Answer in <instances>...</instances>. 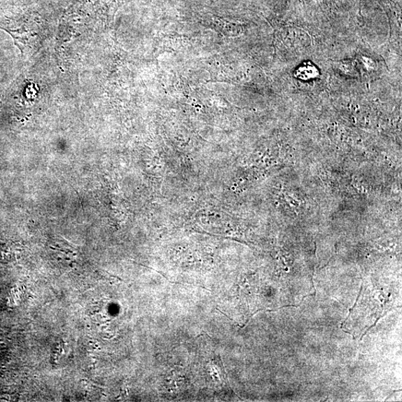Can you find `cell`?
Segmentation results:
<instances>
[{"mask_svg":"<svg viewBox=\"0 0 402 402\" xmlns=\"http://www.w3.org/2000/svg\"><path fill=\"white\" fill-rule=\"evenodd\" d=\"M8 34L11 35L15 40V45L18 47L20 50L23 53V50H25V47L27 45V42L29 40V35H33V34H30L28 32L22 31L20 29L19 31H11L6 30Z\"/></svg>","mask_w":402,"mask_h":402,"instance_id":"obj_1","label":"cell"}]
</instances>
